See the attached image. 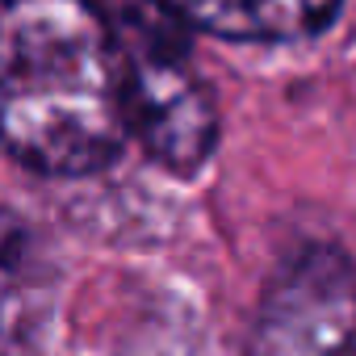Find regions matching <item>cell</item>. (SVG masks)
Masks as SVG:
<instances>
[{
  "label": "cell",
  "mask_w": 356,
  "mask_h": 356,
  "mask_svg": "<svg viewBox=\"0 0 356 356\" xmlns=\"http://www.w3.org/2000/svg\"><path fill=\"white\" fill-rule=\"evenodd\" d=\"M185 17L231 42H289L323 30L339 0H176Z\"/></svg>",
  "instance_id": "277c9868"
},
{
  "label": "cell",
  "mask_w": 356,
  "mask_h": 356,
  "mask_svg": "<svg viewBox=\"0 0 356 356\" xmlns=\"http://www.w3.org/2000/svg\"><path fill=\"white\" fill-rule=\"evenodd\" d=\"M252 356H356V268L343 252L306 248L273 277Z\"/></svg>",
  "instance_id": "3957f363"
},
{
  "label": "cell",
  "mask_w": 356,
  "mask_h": 356,
  "mask_svg": "<svg viewBox=\"0 0 356 356\" xmlns=\"http://www.w3.org/2000/svg\"><path fill=\"white\" fill-rule=\"evenodd\" d=\"M130 134V88L113 34L88 0H9L5 143L42 176L105 168Z\"/></svg>",
  "instance_id": "6da1fadb"
},
{
  "label": "cell",
  "mask_w": 356,
  "mask_h": 356,
  "mask_svg": "<svg viewBox=\"0 0 356 356\" xmlns=\"http://www.w3.org/2000/svg\"><path fill=\"white\" fill-rule=\"evenodd\" d=\"M113 34L130 88V130L172 172L210 159L218 113L189 59V17L176 0H88Z\"/></svg>",
  "instance_id": "7a4b0ae2"
}]
</instances>
